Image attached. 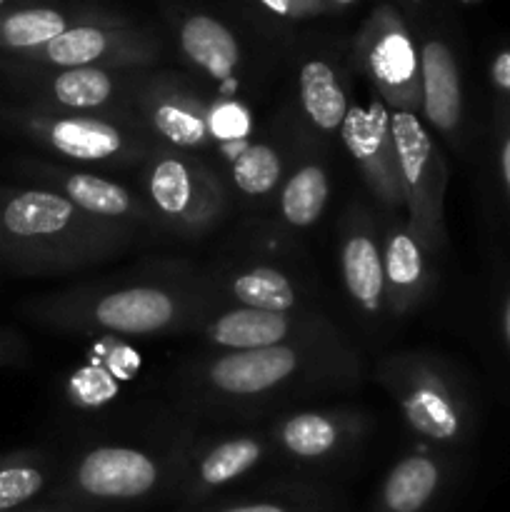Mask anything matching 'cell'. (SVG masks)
<instances>
[{
	"label": "cell",
	"mask_w": 510,
	"mask_h": 512,
	"mask_svg": "<svg viewBox=\"0 0 510 512\" xmlns=\"http://www.w3.org/2000/svg\"><path fill=\"white\" fill-rule=\"evenodd\" d=\"M208 290L195 278H150L100 285L68 295L58 308L60 323L108 335L145 338L185 330L203 318Z\"/></svg>",
	"instance_id": "6da1fadb"
},
{
	"label": "cell",
	"mask_w": 510,
	"mask_h": 512,
	"mask_svg": "<svg viewBox=\"0 0 510 512\" xmlns=\"http://www.w3.org/2000/svg\"><path fill=\"white\" fill-rule=\"evenodd\" d=\"M0 225L13 240L35 245L58 268H88L123 253L138 230L85 213L48 188L20 190L0 210Z\"/></svg>",
	"instance_id": "7a4b0ae2"
},
{
	"label": "cell",
	"mask_w": 510,
	"mask_h": 512,
	"mask_svg": "<svg viewBox=\"0 0 510 512\" xmlns=\"http://www.w3.org/2000/svg\"><path fill=\"white\" fill-rule=\"evenodd\" d=\"M358 373L350 350L283 343L253 350H223L200 368L198 385L220 400H265L300 380H353Z\"/></svg>",
	"instance_id": "3957f363"
},
{
	"label": "cell",
	"mask_w": 510,
	"mask_h": 512,
	"mask_svg": "<svg viewBox=\"0 0 510 512\" xmlns=\"http://www.w3.org/2000/svg\"><path fill=\"white\" fill-rule=\"evenodd\" d=\"M155 225L183 238H203L228 213V188L203 158L155 143L140 173Z\"/></svg>",
	"instance_id": "277c9868"
},
{
	"label": "cell",
	"mask_w": 510,
	"mask_h": 512,
	"mask_svg": "<svg viewBox=\"0 0 510 512\" xmlns=\"http://www.w3.org/2000/svg\"><path fill=\"white\" fill-rule=\"evenodd\" d=\"M375 380L420 438L438 445L463 440L468 425L465 400L438 360L423 353L390 355L378 365Z\"/></svg>",
	"instance_id": "5b68a950"
},
{
	"label": "cell",
	"mask_w": 510,
	"mask_h": 512,
	"mask_svg": "<svg viewBox=\"0 0 510 512\" xmlns=\"http://www.w3.org/2000/svg\"><path fill=\"white\" fill-rule=\"evenodd\" d=\"M390 130L403 180L405 218L425 253L433 258L445 245L443 198L448 165L420 115L390 110Z\"/></svg>",
	"instance_id": "8992f818"
},
{
	"label": "cell",
	"mask_w": 510,
	"mask_h": 512,
	"mask_svg": "<svg viewBox=\"0 0 510 512\" xmlns=\"http://www.w3.org/2000/svg\"><path fill=\"white\" fill-rule=\"evenodd\" d=\"M33 130L53 153L70 163L130 168L143 165L155 138L135 115L58 110L33 118Z\"/></svg>",
	"instance_id": "52a82bcc"
},
{
	"label": "cell",
	"mask_w": 510,
	"mask_h": 512,
	"mask_svg": "<svg viewBox=\"0 0 510 512\" xmlns=\"http://www.w3.org/2000/svg\"><path fill=\"white\" fill-rule=\"evenodd\" d=\"M163 465L133 445H95L73 465L63 488V510L138 503L163 483Z\"/></svg>",
	"instance_id": "ba28073f"
},
{
	"label": "cell",
	"mask_w": 510,
	"mask_h": 512,
	"mask_svg": "<svg viewBox=\"0 0 510 512\" xmlns=\"http://www.w3.org/2000/svg\"><path fill=\"white\" fill-rule=\"evenodd\" d=\"M340 140L380 208L388 215H403V180L388 105L380 98L370 100L368 105H350L340 128Z\"/></svg>",
	"instance_id": "9c48e42d"
},
{
	"label": "cell",
	"mask_w": 510,
	"mask_h": 512,
	"mask_svg": "<svg viewBox=\"0 0 510 512\" xmlns=\"http://www.w3.org/2000/svg\"><path fill=\"white\" fill-rule=\"evenodd\" d=\"M203 333L210 345L223 350H253L283 343L348 350L338 330L315 313H270L235 305L205 320Z\"/></svg>",
	"instance_id": "30bf717a"
},
{
	"label": "cell",
	"mask_w": 510,
	"mask_h": 512,
	"mask_svg": "<svg viewBox=\"0 0 510 512\" xmlns=\"http://www.w3.org/2000/svg\"><path fill=\"white\" fill-rule=\"evenodd\" d=\"M133 110L155 143L193 155L215 148L210 133V103L188 85L168 78L138 85Z\"/></svg>",
	"instance_id": "8fae6325"
},
{
	"label": "cell",
	"mask_w": 510,
	"mask_h": 512,
	"mask_svg": "<svg viewBox=\"0 0 510 512\" xmlns=\"http://www.w3.org/2000/svg\"><path fill=\"white\" fill-rule=\"evenodd\" d=\"M363 65L390 110L420 115V50L393 15H383L363 38Z\"/></svg>",
	"instance_id": "7c38bea8"
},
{
	"label": "cell",
	"mask_w": 510,
	"mask_h": 512,
	"mask_svg": "<svg viewBox=\"0 0 510 512\" xmlns=\"http://www.w3.org/2000/svg\"><path fill=\"white\" fill-rule=\"evenodd\" d=\"M340 275L350 303L378 318L385 310L383 238L363 205H353L340 228Z\"/></svg>",
	"instance_id": "4fadbf2b"
},
{
	"label": "cell",
	"mask_w": 510,
	"mask_h": 512,
	"mask_svg": "<svg viewBox=\"0 0 510 512\" xmlns=\"http://www.w3.org/2000/svg\"><path fill=\"white\" fill-rule=\"evenodd\" d=\"M380 238H383L385 313L403 318L428 295L433 283L428 265L430 255L425 253L403 215H388Z\"/></svg>",
	"instance_id": "5bb4252c"
},
{
	"label": "cell",
	"mask_w": 510,
	"mask_h": 512,
	"mask_svg": "<svg viewBox=\"0 0 510 512\" xmlns=\"http://www.w3.org/2000/svg\"><path fill=\"white\" fill-rule=\"evenodd\" d=\"M50 183L55 193L68 198L85 213L95 215L108 223L125 225V228H158L148 203L140 193H133L128 185L108 175L93 173V170L55 168L50 170Z\"/></svg>",
	"instance_id": "9a60e30c"
},
{
	"label": "cell",
	"mask_w": 510,
	"mask_h": 512,
	"mask_svg": "<svg viewBox=\"0 0 510 512\" xmlns=\"http://www.w3.org/2000/svg\"><path fill=\"white\" fill-rule=\"evenodd\" d=\"M420 118L455 143L463 125V85L453 50L438 38L420 45Z\"/></svg>",
	"instance_id": "2e32d148"
},
{
	"label": "cell",
	"mask_w": 510,
	"mask_h": 512,
	"mask_svg": "<svg viewBox=\"0 0 510 512\" xmlns=\"http://www.w3.org/2000/svg\"><path fill=\"white\" fill-rule=\"evenodd\" d=\"M33 58L53 65V68H118L125 63H145L148 48L143 43L115 30H105L100 25H73L43 45L33 50Z\"/></svg>",
	"instance_id": "e0dca14e"
},
{
	"label": "cell",
	"mask_w": 510,
	"mask_h": 512,
	"mask_svg": "<svg viewBox=\"0 0 510 512\" xmlns=\"http://www.w3.org/2000/svg\"><path fill=\"white\" fill-rule=\"evenodd\" d=\"M135 90L115 68H65L50 75L48 98L70 113L135 115Z\"/></svg>",
	"instance_id": "ac0fdd59"
},
{
	"label": "cell",
	"mask_w": 510,
	"mask_h": 512,
	"mask_svg": "<svg viewBox=\"0 0 510 512\" xmlns=\"http://www.w3.org/2000/svg\"><path fill=\"white\" fill-rule=\"evenodd\" d=\"M358 415L345 410H305L278 420L270 430L273 443L290 458L320 463L355 440Z\"/></svg>",
	"instance_id": "d6986e66"
},
{
	"label": "cell",
	"mask_w": 510,
	"mask_h": 512,
	"mask_svg": "<svg viewBox=\"0 0 510 512\" xmlns=\"http://www.w3.org/2000/svg\"><path fill=\"white\" fill-rule=\"evenodd\" d=\"M265 458V443L255 435H233L208 445L183 475V493L188 500H200L223 485L243 478Z\"/></svg>",
	"instance_id": "ffe728a7"
},
{
	"label": "cell",
	"mask_w": 510,
	"mask_h": 512,
	"mask_svg": "<svg viewBox=\"0 0 510 512\" xmlns=\"http://www.w3.org/2000/svg\"><path fill=\"white\" fill-rule=\"evenodd\" d=\"M220 283H223L228 300H233L240 308L298 315L313 313V310L305 308L303 295H300L293 278L275 265H245V268L230 270Z\"/></svg>",
	"instance_id": "44dd1931"
},
{
	"label": "cell",
	"mask_w": 510,
	"mask_h": 512,
	"mask_svg": "<svg viewBox=\"0 0 510 512\" xmlns=\"http://www.w3.org/2000/svg\"><path fill=\"white\" fill-rule=\"evenodd\" d=\"M443 483V465L435 455L410 453L390 468L378 495L380 512H423Z\"/></svg>",
	"instance_id": "7402d4cb"
},
{
	"label": "cell",
	"mask_w": 510,
	"mask_h": 512,
	"mask_svg": "<svg viewBox=\"0 0 510 512\" xmlns=\"http://www.w3.org/2000/svg\"><path fill=\"white\" fill-rule=\"evenodd\" d=\"M300 110L310 128L323 135L340 133L350 103L338 70L325 60H308L298 75Z\"/></svg>",
	"instance_id": "603a6c76"
},
{
	"label": "cell",
	"mask_w": 510,
	"mask_h": 512,
	"mask_svg": "<svg viewBox=\"0 0 510 512\" xmlns=\"http://www.w3.org/2000/svg\"><path fill=\"white\" fill-rule=\"evenodd\" d=\"M185 58L218 83H230L240 65L238 38L210 15H190L180 28Z\"/></svg>",
	"instance_id": "cb8c5ba5"
},
{
	"label": "cell",
	"mask_w": 510,
	"mask_h": 512,
	"mask_svg": "<svg viewBox=\"0 0 510 512\" xmlns=\"http://www.w3.org/2000/svg\"><path fill=\"white\" fill-rule=\"evenodd\" d=\"M228 163V178L243 198H268L283 183V155L265 140H245L220 153Z\"/></svg>",
	"instance_id": "d4e9b609"
},
{
	"label": "cell",
	"mask_w": 510,
	"mask_h": 512,
	"mask_svg": "<svg viewBox=\"0 0 510 512\" xmlns=\"http://www.w3.org/2000/svg\"><path fill=\"white\" fill-rule=\"evenodd\" d=\"M330 198L328 170L318 160H305L280 185L278 210L290 228H310L320 220Z\"/></svg>",
	"instance_id": "484cf974"
},
{
	"label": "cell",
	"mask_w": 510,
	"mask_h": 512,
	"mask_svg": "<svg viewBox=\"0 0 510 512\" xmlns=\"http://www.w3.org/2000/svg\"><path fill=\"white\" fill-rule=\"evenodd\" d=\"M73 28L60 10L48 5L8 10L0 15V48L33 53Z\"/></svg>",
	"instance_id": "4316f807"
},
{
	"label": "cell",
	"mask_w": 510,
	"mask_h": 512,
	"mask_svg": "<svg viewBox=\"0 0 510 512\" xmlns=\"http://www.w3.org/2000/svg\"><path fill=\"white\" fill-rule=\"evenodd\" d=\"M48 483V473L33 463H13L0 468V512H13L38 498Z\"/></svg>",
	"instance_id": "83f0119b"
},
{
	"label": "cell",
	"mask_w": 510,
	"mask_h": 512,
	"mask_svg": "<svg viewBox=\"0 0 510 512\" xmlns=\"http://www.w3.org/2000/svg\"><path fill=\"white\" fill-rule=\"evenodd\" d=\"M260 3L283 18H305L318 10V0H260Z\"/></svg>",
	"instance_id": "f1b7e54d"
},
{
	"label": "cell",
	"mask_w": 510,
	"mask_h": 512,
	"mask_svg": "<svg viewBox=\"0 0 510 512\" xmlns=\"http://www.w3.org/2000/svg\"><path fill=\"white\" fill-rule=\"evenodd\" d=\"M203 512H298L290 503L283 500H250V503H233L218 510H203Z\"/></svg>",
	"instance_id": "f546056e"
},
{
	"label": "cell",
	"mask_w": 510,
	"mask_h": 512,
	"mask_svg": "<svg viewBox=\"0 0 510 512\" xmlns=\"http://www.w3.org/2000/svg\"><path fill=\"white\" fill-rule=\"evenodd\" d=\"M490 78H493L495 88L510 98V50H500L495 55L493 65H490Z\"/></svg>",
	"instance_id": "4dcf8cb0"
},
{
	"label": "cell",
	"mask_w": 510,
	"mask_h": 512,
	"mask_svg": "<svg viewBox=\"0 0 510 512\" xmlns=\"http://www.w3.org/2000/svg\"><path fill=\"white\" fill-rule=\"evenodd\" d=\"M498 165H500V178H503L505 193L510 198V130L500 140V153H498Z\"/></svg>",
	"instance_id": "1f68e13d"
},
{
	"label": "cell",
	"mask_w": 510,
	"mask_h": 512,
	"mask_svg": "<svg viewBox=\"0 0 510 512\" xmlns=\"http://www.w3.org/2000/svg\"><path fill=\"white\" fill-rule=\"evenodd\" d=\"M503 338H505V345H508V350H510V295H508V300H505V308H503Z\"/></svg>",
	"instance_id": "d6a6232c"
},
{
	"label": "cell",
	"mask_w": 510,
	"mask_h": 512,
	"mask_svg": "<svg viewBox=\"0 0 510 512\" xmlns=\"http://www.w3.org/2000/svg\"><path fill=\"white\" fill-rule=\"evenodd\" d=\"M330 3H335V5H350V3H355V0H330Z\"/></svg>",
	"instance_id": "836d02e7"
},
{
	"label": "cell",
	"mask_w": 510,
	"mask_h": 512,
	"mask_svg": "<svg viewBox=\"0 0 510 512\" xmlns=\"http://www.w3.org/2000/svg\"><path fill=\"white\" fill-rule=\"evenodd\" d=\"M5 3H8V0H0V8H3V5H5Z\"/></svg>",
	"instance_id": "e575fe53"
},
{
	"label": "cell",
	"mask_w": 510,
	"mask_h": 512,
	"mask_svg": "<svg viewBox=\"0 0 510 512\" xmlns=\"http://www.w3.org/2000/svg\"><path fill=\"white\" fill-rule=\"evenodd\" d=\"M65 512H68V510H65Z\"/></svg>",
	"instance_id": "d590c367"
}]
</instances>
